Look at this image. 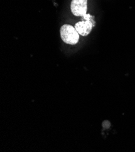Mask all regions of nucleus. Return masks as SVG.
<instances>
[{
    "mask_svg": "<svg viewBox=\"0 0 135 152\" xmlns=\"http://www.w3.org/2000/svg\"><path fill=\"white\" fill-rule=\"evenodd\" d=\"M60 35L62 40L68 44L74 45L77 44L80 38V34L75 27L69 24H64L61 27Z\"/></svg>",
    "mask_w": 135,
    "mask_h": 152,
    "instance_id": "nucleus-1",
    "label": "nucleus"
},
{
    "mask_svg": "<svg viewBox=\"0 0 135 152\" xmlns=\"http://www.w3.org/2000/svg\"><path fill=\"white\" fill-rule=\"evenodd\" d=\"M70 9L74 16L83 17L87 10V0H72Z\"/></svg>",
    "mask_w": 135,
    "mask_h": 152,
    "instance_id": "nucleus-2",
    "label": "nucleus"
},
{
    "mask_svg": "<svg viewBox=\"0 0 135 152\" xmlns=\"http://www.w3.org/2000/svg\"><path fill=\"white\" fill-rule=\"evenodd\" d=\"M94 24L95 22L91 20L81 21L77 23L74 27L80 35L86 37L91 32L92 27L95 26Z\"/></svg>",
    "mask_w": 135,
    "mask_h": 152,
    "instance_id": "nucleus-3",
    "label": "nucleus"
},
{
    "mask_svg": "<svg viewBox=\"0 0 135 152\" xmlns=\"http://www.w3.org/2000/svg\"><path fill=\"white\" fill-rule=\"evenodd\" d=\"M82 17H83V19L85 20H91V21H92V20L91 18H93V17L91 16V15L90 14H85Z\"/></svg>",
    "mask_w": 135,
    "mask_h": 152,
    "instance_id": "nucleus-4",
    "label": "nucleus"
}]
</instances>
